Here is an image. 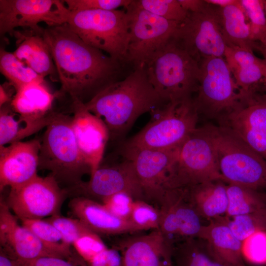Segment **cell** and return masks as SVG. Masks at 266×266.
I'll return each mask as SVG.
<instances>
[{
	"label": "cell",
	"instance_id": "484cf974",
	"mask_svg": "<svg viewBox=\"0 0 266 266\" xmlns=\"http://www.w3.org/2000/svg\"><path fill=\"white\" fill-rule=\"evenodd\" d=\"M221 31L227 45L259 51L261 45L252 41L246 16L238 3L219 8Z\"/></svg>",
	"mask_w": 266,
	"mask_h": 266
},
{
	"label": "cell",
	"instance_id": "603a6c76",
	"mask_svg": "<svg viewBox=\"0 0 266 266\" xmlns=\"http://www.w3.org/2000/svg\"><path fill=\"white\" fill-rule=\"evenodd\" d=\"M43 33L28 29L14 30L10 34L16 38V48L13 53L43 78L49 76L54 79L56 75L58 77V73Z\"/></svg>",
	"mask_w": 266,
	"mask_h": 266
},
{
	"label": "cell",
	"instance_id": "277c9868",
	"mask_svg": "<svg viewBox=\"0 0 266 266\" xmlns=\"http://www.w3.org/2000/svg\"><path fill=\"white\" fill-rule=\"evenodd\" d=\"M202 127L213 145L224 182L259 191L266 188V161L262 157L226 126Z\"/></svg>",
	"mask_w": 266,
	"mask_h": 266
},
{
	"label": "cell",
	"instance_id": "3957f363",
	"mask_svg": "<svg viewBox=\"0 0 266 266\" xmlns=\"http://www.w3.org/2000/svg\"><path fill=\"white\" fill-rule=\"evenodd\" d=\"M72 116L54 111L40 140L38 169L48 170L64 189L76 186L91 173L78 147Z\"/></svg>",
	"mask_w": 266,
	"mask_h": 266
},
{
	"label": "cell",
	"instance_id": "4316f807",
	"mask_svg": "<svg viewBox=\"0 0 266 266\" xmlns=\"http://www.w3.org/2000/svg\"><path fill=\"white\" fill-rule=\"evenodd\" d=\"M11 102L6 103L0 110V147L20 141L23 139L46 128L48 121L30 123L23 120L15 113Z\"/></svg>",
	"mask_w": 266,
	"mask_h": 266
},
{
	"label": "cell",
	"instance_id": "9a60e30c",
	"mask_svg": "<svg viewBox=\"0 0 266 266\" xmlns=\"http://www.w3.org/2000/svg\"><path fill=\"white\" fill-rule=\"evenodd\" d=\"M67 196L102 200L114 194L125 192L135 200H144L142 192L132 163L124 160L111 166H100L88 181L66 190Z\"/></svg>",
	"mask_w": 266,
	"mask_h": 266
},
{
	"label": "cell",
	"instance_id": "ee69618b",
	"mask_svg": "<svg viewBox=\"0 0 266 266\" xmlns=\"http://www.w3.org/2000/svg\"><path fill=\"white\" fill-rule=\"evenodd\" d=\"M182 7L189 13L197 12L206 4L204 0H178Z\"/></svg>",
	"mask_w": 266,
	"mask_h": 266
},
{
	"label": "cell",
	"instance_id": "8fae6325",
	"mask_svg": "<svg viewBox=\"0 0 266 266\" xmlns=\"http://www.w3.org/2000/svg\"><path fill=\"white\" fill-rule=\"evenodd\" d=\"M180 145L161 150L121 147L123 156L133 166L144 200L156 203L159 208L174 190L171 187V175Z\"/></svg>",
	"mask_w": 266,
	"mask_h": 266
},
{
	"label": "cell",
	"instance_id": "7bdbcfd3",
	"mask_svg": "<svg viewBox=\"0 0 266 266\" xmlns=\"http://www.w3.org/2000/svg\"><path fill=\"white\" fill-rule=\"evenodd\" d=\"M54 257H42L29 260H14L16 266H76L73 260Z\"/></svg>",
	"mask_w": 266,
	"mask_h": 266
},
{
	"label": "cell",
	"instance_id": "5bb4252c",
	"mask_svg": "<svg viewBox=\"0 0 266 266\" xmlns=\"http://www.w3.org/2000/svg\"><path fill=\"white\" fill-rule=\"evenodd\" d=\"M69 13L63 0H0V37L19 28L42 34L40 23L48 26L66 23Z\"/></svg>",
	"mask_w": 266,
	"mask_h": 266
},
{
	"label": "cell",
	"instance_id": "ab89813d",
	"mask_svg": "<svg viewBox=\"0 0 266 266\" xmlns=\"http://www.w3.org/2000/svg\"><path fill=\"white\" fill-rule=\"evenodd\" d=\"M134 200L130 194L121 192L104 198L101 203L114 216L129 220Z\"/></svg>",
	"mask_w": 266,
	"mask_h": 266
},
{
	"label": "cell",
	"instance_id": "9c48e42d",
	"mask_svg": "<svg viewBox=\"0 0 266 266\" xmlns=\"http://www.w3.org/2000/svg\"><path fill=\"white\" fill-rule=\"evenodd\" d=\"M126 11L129 33L126 63L134 68L143 67L173 37L179 23L139 7L134 0Z\"/></svg>",
	"mask_w": 266,
	"mask_h": 266
},
{
	"label": "cell",
	"instance_id": "74e56055",
	"mask_svg": "<svg viewBox=\"0 0 266 266\" xmlns=\"http://www.w3.org/2000/svg\"><path fill=\"white\" fill-rule=\"evenodd\" d=\"M72 246L78 255L87 265L108 248L99 235L93 232L78 239L73 243Z\"/></svg>",
	"mask_w": 266,
	"mask_h": 266
},
{
	"label": "cell",
	"instance_id": "f907efd6",
	"mask_svg": "<svg viewBox=\"0 0 266 266\" xmlns=\"http://www.w3.org/2000/svg\"><path fill=\"white\" fill-rule=\"evenodd\" d=\"M257 100H261L266 102V96L265 95L260 96L257 98Z\"/></svg>",
	"mask_w": 266,
	"mask_h": 266
},
{
	"label": "cell",
	"instance_id": "d590c367",
	"mask_svg": "<svg viewBox=\"0 0 266 266\" xmlns=\"http://www.w3.org/2000/svg\"><path fill=\"white\" fill-rule=\"evenodd\" d=\"M245 262L256 266H266V230L258 231L242 241Z\"/></svg>",
	"mask_w": 266,
	"mask_h": 266
},
{
	"label": "cell",
	"instance_id": "30bf717a",
	"mask_svg": "<svg viewBox=\"0 0 266 266\" xmlns=\"http://www.w3.org/2000/svg\"><path fill=\"white\" fill-rule=\"evenodd\" d=\"M223 180L212 142L203 127L197 128L180 145L171 175L173 189Z\"/></svg>",
	"mask_w": 266,
	"mask_h": 266
},
{
	"label": "cell",
	"instance_id": "cb8c5ba5",
	"mask_svg": "<svg viewBox=\"0 0 266 266\" xmlns=\"http://www.w3.org/2000/svg\"><path fill=\"white\" fill-rule=\"evenodd\" d=\"M55 97L45 82L32 83L17 90L10 103L23 120L36 122L50 118Z\"/></svg>",
	"mask_w": 266,
	"mask_h": 266
},
{
	"label": "cell",
	"instance_id": "44dd1931",
	"mask_svg": "<svg viewBox=\"0 0 266 266\" xmlns=\"http://www.w3.org/2000/svg\"><path fill=\"white\" fill-rule=\"evenodd\" d=\"M70 212L98 234L117 235L137 232L129 220L112 214L104 205L83 197H73L68 203Z\"/></svg>",
	"mask_w": 266,
	"mask_h": 266
},
{
	"label": "cell",
	"instance_id": "f546056e",
	"mask_svg": "<svg viewBox=\"0 0 266 266\" xmlns=\"http://www.w3.org/2000/svg\"><path fill=\"white\" fill-rule=\"evenodd\" d=\"M0 71L16 91L30 84L45 82L44 78L3 48L0 50Z\"/></svg>",
	"mask_w": 266,
	"mask_h": 266
},
{
	"label": "cell",
	"instance_id": "e575fe53",
	"mask_svg": "<svg viewBox=\"0 0 266 266\" xmlns=\"http://www.w3.org/2000/svg\"><path fill=\"white\" fill-rule=\"evenodd\" d=\"M139 7L166 20L180 23L189 12L185 10L178 0H134Z\"/></svg>",
	"mask_w": 266,
	"mask_h": 266
},
{
	"label": "cell",
	"instance_id": "d6986e66",
	"mask_svg": "<svg viewBox=\"0 0 266 266\" xmlns=\"http://www.w3.org/2000/svg\"><path fill=\"white\" fill-rule=\"evenodd\" d=\"M117 247L123 266H173L174 246L166 240L159 229L129 238Z\"/></svg>",
	"mask_w": 266,
	"mask_h": 266
},
{
	"label": "cell",
	"instance_id": "f35d334b",
	"mask_svg": "<svg viewBox=\"0 0 266 266\" xmlns=\"http://www.w3.org/2000/svg\"><path fill=\"white\" fill-rule=\"evenodd\" d=\"M70 12L90 10H115L120 7L127 9L132 0H65Z\"/></svg>",
	"mask_w": 266,
	"mask_h": 266
},
{
	"label": "cell",
	"instance_id": "f1b7e54d",
	"mask_svg": "<svg viewBox=\"0 0 266 266\" xmlns=\"http://www.w3.org/2000/svg\"><path fill=\"white\" fill-rule=\"evenodd\" d=\"M173 266H225L216 260L209 252L205 241L192 238L175 245Z\"/></svg>",
	"mask_w": 266,
	"mask_h": 266
},
{
	"label": "cell",
	"instance_id": "4dcf8cb0",
	"mask_svg": "<svg viewBox=\"0 0 266 266\" xmlns=\"http://www.w3.org/2000/svg\"><path fill=\"white\" fill-rule=\"evenodd\" d=\"M19 220L22 225L30 230L58 257L68 260L74 259L71 246L65 242L60 232L52 224L42 219Z\"/></svg>",
	"mask_w": 266,
	"mask_h": 266
},
{
	"label": "cell",
	"instance_id": "d6a6232c",
	"mask_svg": "<svg viewBox=\"0 0 266 266\" xmlns=\"http://www.w3.org/2000/svg\"><path fill=\"white\" fill-rule=\"evenodd\" d=\"M227 218L229 228L241 241L256 232L266 230V208Z\"/></svg>",
	"mask_w": 266,
	"mask_h": 266
},
{
	"label": "cell",
	"instance_id": "8d00e7d4",
	"mask_svg": "<svg viewBox=\"0 0 266 266\" xmlns=\"http://www.w3.org/2000/svg\"><path fill=\"white\" fill-rule=\"evenodd\" d=\"M45 220L58 230L65 242L70 246L78 239L93 232L75 218L65 217L58 214L48 217Z\"/></svg>",
	"mask_w": 266,
	"mask_h": 266
},
{
	"label": "cell",
	"instance_id": "7a4b0ae2",
	"mask_svg": "<svg viewBox=\"0 0 266 266\" xmlns=\"http://www.w3.org/2000/svg\"><path fill=\"white\" fill-rule=\"evenodd\" d=\"M165 102L150 83L143 67H137L84 103L107 127L110 139L120 138L142 114Z\"/></svg>",
	"mask_w": 266,
	"mask_h": 266
},
{
	"label": "cell",
	"instance_id": "b9f144b4",
	"mask_svg": "<svg viewBox=\"0 0 266 266\" xmlns=\"http://www.w3.org/2000/svg\"><path fill=\"white\" fill-rule=\"evenodd\" d=\"M88 266H123L121 253L117 247L107 248L96 257Z\"/></svg>",
	"mask_w": 266,
	"mask_h": 266
},
{
	"label": "cell",
	"instance_id": "ac0fdd59",
	"mask_svg": "<svg viewBox=\"0 0 266 266\" xmlns=\"http://www.w3.org/2000/svg\"><path fill=\"white\" fill-rule=\"evenodd\" d=\"M40 140L18 141L0 147V190L20 186L37 176Z\"/></svg>",
	"mask_w": 266,
	"mask_h": 266
},
{
	"label": "cell",
	"instance_id": "bcb514c9",
	"mask_svg": "<svg viewBox=\"0 0 266 266\" xmlns=\"http://www.w3.org/2000/svg\"><path fill=\"white\" fill-rule=\"evenodd\" d=\"M208 4L219 7L223 8L228 6L236 4L238 0H204Z\"/></svg>",
	"mask_w": 266,
	"mask_h": 266
},
{
	"label": "cell",
	"instance_id": "681fc988",
	"mask_svg": "<svg viewBox=\"0 0 266 266\" xmlns=\"http://www.w3.org/2000/svg\"><path fill=\"white\" fill-rule=\"evenodd\" d=\"M259 51L261 52L263 55L264 60L266 61V45L261 46Z\"/></svg>",
	"mask_w": 266,
	"mask_h": 266
},
{
	"label": "cell",
	"instance_id": "6da1fadb",
	"mask_svg": "<svg viewBox=\"0 0 266 266\" xmlns=\"http://www.w3.org/2000/svg\"><path fill=\"white\" fill-rule=\"evenodd\" d=\"M43 37L52 55L61 91L84 103L116 82L123 64L85 42L67 23L48 26Z\"/></svg>",
	"mask_w": 266,
	"mask_h": 266
},
{
	"label": "cell",
	"instance_id": "816d5d0a",
	"mask_svg": "<svg viewBox=\"0 0 266 266\" xmlns=\"http://www.w3.org/2000/svg\"><path fill=\"white\" fill-rule=\"evenodd\" d=\"M265 8L266 12V0H264Z\"/></svg>",
	"mask_w": 266,
	"mask_h": 266
},
{
	"label": "cell",
	"instance_id": "7dc6e473",
	"mask_svg": "<svg viewBox=\"0 0 266 266\" xmlns=\"http://www.w3.org/2000/svg\"><path fill=\"white\" fill-rule=\"evenodd\" d=\"M0 266H16V265L14 260L10 258L0 251Z\"/></svg>",
	"mask_w": 266,
	"mask_h": 266
},
{
	"label": "cell",
	"instance_id": "f6af8a7d",
	"mask_svg": "<svg viewBox=\"0 0 266 266\" xmlns=\"http://www.w3.org/2000/svg\"><path fill=\"white\" fill-rule=\"evenodd\" d=\"M6 85V84H5ZM4 84L0 85V106L11 102L13 98L11 97V94L7 90L9 83H7V86Z\"/></svg>",
	"mask_w": 266,
	"mask_h": 266
},
{
	"label": "cell",
	"instance_id": "ffe728a7",
	"mask_svg": "<svg viewBox=\"0 0 266 266\" xmlns=\"http://www.w3.org/2000/svg\"><path fill=\"white\" fill-rule=\"evenodd\" d=\"M236 133L266 161V102L259 100L219 120Z\"/></svg>",
	"mask_w": 266,
	"mask_h": 266
},
{
	"label": "cell",
	"instance_id": "83f0119b",
	"mask_svg": "<svg viewBox=\"0 0 266 266\" xmlns=\"http://www.w3.org/2000/svg\"><path fill=\"white\" fill-rule=\"evenodd\" d=\"M228 207L225 216L231 218L266 208V194L233 184H226Z\"/></svg>",
	"mask_w": 266,
	"mask_h": 266
},
{
	"label": "cell",
	"instance_id": "d4e9b609",
	"mask_svg": "<svg viewBox=\"0 0 266 266\" xmlns=\"http://www.w3.org/2000/svg\"><path fill=\"white\" fill-rule=\"evenodd\" d=\"M188 197L201 218L209 221L225 215L228 207L226 183L218 180L187 188Z\"/></svg>",
	"mask_w": 266,
	"mask_h": 266
},
{
	"label": "cell",
	"instance_id": "8992f818",
	"mask_svg": "<svg viewBox=\"0 0 266 266\" xmlns=\"http://www.w3.org/2000/svg\"><path fill=\"white\" fill-rule=\"evenodd\" d=\"M149 122L122 147L166 150L179 146L197 128L193 99L165 103L150 112Z\"/></svg>",
	"mask_w": 266,
	"mask_h": 266
},
{
	"label": "cell",
	"instance_id": "7c38bea8",
	"mask_svg": "<svg viewBox=\"0 0 266 266\" xmlns=\"http://www.w3.org/2000/svg\"><path fill=\"white\" fill-rule=\"evenodd\" d=\"M172 38L199 63L210 57H224L227 46L218 8L207 3L179 24Z\"/></svg>",
	"mask_w": 266,
	"mask_h": 266
},
{
	"label": "cell",
	"instance_id": "c3c4849f",
	"mask_svg": "<svg viewBox=\"0 0 266 266\" xmlns=\"http://www.w3.org/2000/svg\"><path fill=\"white\" fill-rule=\"evenodd\" d=\"M265 95L266 96V66L265 71L264 73V76L263 79V86L261 90L260 96Z\"/></svg>",
	"mask_w": 266,
	"mask_h": 266
},
{
	"label": "cell",
	"instance_id": "e0dca14e",
	"mask_svg": "<svg viewBox=\"0 0 266 266\" xmlns=\"http://www.w3.org/2000/svg\"><path fill=\"white\" fill-rule=\"evenodd\" d=\"M0 251L14 260L58 257L30 230L20 225L1 197L0 200Z\"/></svg>",
	"mask_w": 266,
	"mask_h": 266
},
{
	"label": "cell",
	"instance_id": "2e32d148",
	"mask_svg": "<svg viewBox=\"0 0 266 266\" xmlns=\"http://www.w3.org/2000/svg\"><path fill=\"white\" fill-rule=\"evenodd\" d=\"M71 108L72 129L80 152L91 169V175L101 164L110 139L109 132L104 121L88 110L84 103L72 101Z\"/></svg>",
	"mask_w": 266,
	"mask_h": 266
},
{
	"label": "cell",
	"instance_id": "52a82bcc",
	"mask_svg": "<svg viewBox=\"0 0 266 266\" xmlns=\"http://www.w3.org/2000/svg\"><path fill=\"white\" fill-rule=\"evenodd\" d=\"M66 23L88 45L126 63L129 33L126 9L70 12Z\"/></svg>",
	"mask_w": 266,
	"mask_h": 266
},
{
	"label": "cell",
	"instance_id": "60d3db41",
	"mask_svg": "<svg viewBox=\"0 0 266 266\" xmlns=\"http://www.w3.org/2000/svg\"><path fill=\"white\" fill-rule=\"evenodd\" d=\"M224 58L232 72L259 62L253 51L236 46L227 45Z\"/></svg>",
	"mask_w": 266,
	"mask_h": 266
},
{
	"label": "cell",
	"instance_id": "4fadbf2b",
	"mask_svg": "<svg viewBox=\"0 0 266 266\" xmlns=\"http://www.w3.org/2000/svg\"><path fill=\"white\" fill-rule=\"evenodd\" d=\"M66 196V190L51 175H37L20 186L10 188L5 201L19 219H42L60 214Z\"/></svg>",
	"mask_w": 266,
	"mask_h": 266
},
{
	"label": "cell",
	"instance_id": "7402d4cb",
	"mask_svg": "<svg viewBox=\"0 0 266 266\" xmlns=\"http://www.w3.org/2000/svg\"><path fill=\"white\" fill-rule=\"evenodd\" d=\"M228 218L221 216L203 225L198 238L204 240L211 255L225 266H247L241 252L242 241L229 228Z\"/></svg>",
	"mask_w": 266,
	"mask_h": 266
},
{
	"label": "cell",
	"instance_id": "ba28073f",
	"mask_svg": "<svg viewBox=\"0 0 266 266\" xmlns=\"http://www.w3.org/2000/svg\"><path fill=\"white\" fill-rule=\"evenodd\" d=\"M197 96L193 99L199 114L220 120L246 105L224 57H210L200 63Z\"/></svg>",
	"mask_w": 266,
	"mask_h": 266
},
{
	"label": "cell",
	"instance_id": "836d02e7",
	"mask_svg": "<svg viewBox=\"0 0 266 266\" xmlns=\"http://www.w3.org/2000/svg\"><path fill=\"white\" fill-rule=\"evenodd\" d=\"M161 219L159 208L144 200H134L129 220L137 232L159 229Z\"/></svg>",
	"mask_w": 266,
	"mask_h": 266
},
{
	"label": "cell",
	"instance_id": "5b68a950",
	"mask_svg": "<svg viewBox=\"0 0 266 266\" xmlns=\"http://www.w3.org/2000/svg\"><path fill=\"white\" fill-rule=\"evenodd\" d=\"M143 68L147 78L165 102L192 98L197 92L200 63L172 38Z\"/></svg>",
	"mask_w": 266,
	"mask_h": 266
},
{
	"label": "cell",
	"instance_id": "1f68e13d",
	"mask_svg": "<svg viewBox=\"0 0 266 266\" xmlns=\"http://www.w3.org/2000/svg\"><path fill=\"white\" fill-rule=\"evenodd\" d=\"M239 4L248 22L251 39L266 45V12L264 0H239Z\"/></svg>",
	"mask_w": 266,
	"mask_h": 266
}]
</instances>
